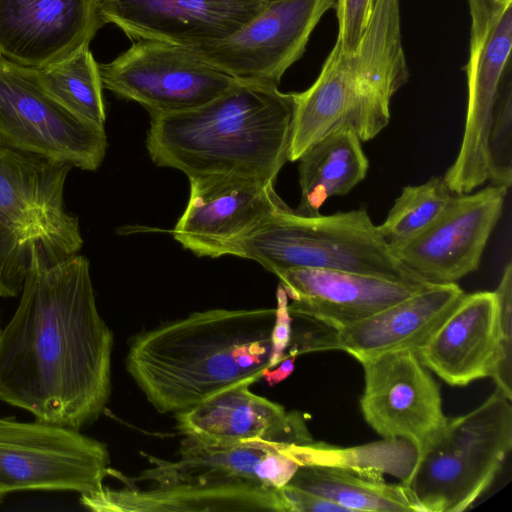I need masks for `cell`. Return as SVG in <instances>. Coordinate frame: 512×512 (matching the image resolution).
Returning a JSON list of instances; mask_svg holds the SVG:
<instances>
[{
	"label": "cell",
	"mask_w": 512,
	"mask_h": 512,
	"mask_svg": "<svg viewBox=\"0 0 512 512\" xmlns=\"http://www.w3.org/2000/svg\"><path fill=\"white\" fill-rule=\"evenodd\" d=\"M107 146L103 125L56 101L29 67L0 59V148L95 171Z\"/></svg>",
	"instance_id": "obj_9"
},
{
	"label": "cell",
	"mask_w": 512,
	"mask_h": 512,
	"mask_svg": "<svg viewBox=\"0 0 512 512\" xmlns=\"http://www.w3.org/2000/svg\"><path fill=\"white\" fill-rule=\"evenodd\" d=\"M266 3L277 1V0H264Z\"/></svg>",
	"instance_id": "obj_35"
},
{
	"label": "cell",
	"mask_w": 512,
	"mask_h": 512,
	"mask_svg": "<svg viewBox=\"0 0 512 512\" xmlns=\"http://www.w3.org/2000/svg\"><path fill=\"white\" fill-rule=\"evenodd\" d=\"M508 190L490 185L472 194H454L425 230L389 247L420 280L429 284L456 283L479 268L502 216Z\"/></svg>",
	"instance_id": "obj_13"
},
{
	"label": "cell",
	"mask_w": 512,
	"mask_h": 512,
	"mask_svg": "<svg viewBox=\"0 0 512 512\" xmlns=\"http://www.w3.org/2000/svg\"><path fill=\"white\" fill-rule=\"evenodd\" d=\"M228 255L256 261L274 275L317 268L424 282L395 257L365 209L302 216L286 206L235 241Z\"/></svg>",
	"instance_id": "obj_7"
},
{
	"label": "cell",
	"mask_w": 512,
	"mask_h": 512,
	"mask_svg": "<svg viewBox=\"0 0 512 512\" xmlns=\"http://www.w3.org/2000/svg\"><path fill=\"white\" fill-rule=\"evenodd\" d=\"M374 0H336L338 36L342 50L355 53L370 19Z\"/></svg>",
	"instance_id": "obj_30"
},
{
	"label": "cell",
	"mask_w": 512,
	"mask_h": 512,
	"mask_svg": "<svg viewBox=\"0 0 512 512\" xmlns=\"http://www.w3.org/2000/svg\"><path fill=\"white\" fill-rule=\"evenodd\" d=\"M512 448V406L500 389L448 418L402 485L417 512H462L493 484Z\"/></svg>",
	"instance_id": "obj_8"
},
{
	"label": "cell",
	"mask_w": 512,
	"mask_h": 512,
	"mask_svg": "<svg viewBox=\"0 0 512 512\" xmlns=\"http://www.w3.org/2000/svg\"><path fill=\"white\" fill-rule=\"evenodd\" d=\"M296 358V354L287 353L276 369L272 368L264 370L262 378H264L270 385L278 384L285 380L292 374Z\"/></svg>",
	"instance_id": "obj_33"
},
{
	"label": "cell",
	"mask_w": 512,
	"mask_h": 512,
	"mask_svg": "<svg viewBox=\"0 0 512 512\" xmlns=\"http://www.w3.org/2000/svg\"><path fill=\"white\" fill-rule=\"evenodd\" d=\"M336 0H277L232 35L197 47L199 57L238 81L278 86Z\"/></svg>",
	"instance_id": "obj_12"
},
{
	"label": "cell",
	"mask_w": 512,
	"mask_h": 512,
	"mask_svg": "<svg viewBox=\"0 0 512 512\" xmlns=\"http://www.w3.org/2000/svg\"><path fill=\"white\" fill-rule=\"evenodd\" d=\"M69 165L0 148V296L15 297L34 261L57 264L83 239L64 203Z\"/></svg>",
	"instance_id": "obj_6"
},
{
	"label": "cell",
	"mask_w": 512,
	"mask_h": 512,
	"mask_svg": "<svg viewBox=\"0 0 512 512\" xmlns=\"http://www.w3.org/2000/svg\"><path fill=\"white\" fill-rule=\"evenodd\" d=\"M5 496V494H3L1 491H0V501L3 499V497Z\"/></svg>",
	"instance_id": "obj_34"
},
{
	"label": "cell",
	"mask_w": 512,
	"mask_h": 512,
	"mask_svg": "<svg viewBox=\"0 0 512 512\" xmlns=\"http://www.w3.org/2000/svg\"><path fill=\"white\" fill-rule=\"evenodd\" d=\"M277 307L271 332V356L268 369L275 368L286 355L292 337V317L288 311V296L278 285L276 292Z\"/></svg>",
	"instance_id": "obj_31"
},
{
	"label": "cell",
	"mask_w": 512,
	"mask_h": 512,
	"mask_svg": "<svg viewBox=\"0 0 512 512\" xmlns=\"http://www.w3.org/2000/svg\"><path fill=\"white\" fill-rule=\"evenodd\" d=\"M359 362L365 381L360 409L367 424L383 439L404 440L421 451L447 419L429 369L411 350Z\"/></svg>",
	"instance_id": "obj_15"
},
{
	"label": "cell",
	"mask_w": 512,
	"mask_h": 512,
	"mask_svg": "<svg viewBox=\"0 0 512 512\" xmlns=\"http://www.w3.org/2000/svg\"><path fill=\"white\" fill-rule=\"evenodd\" d=\"M468 101L459 152L443 176L455 195L512 184V0H467Z\"/></svg>",
	"instance_id": "obj_5"
},
{
	"label": "cell",
	"mask_w": 512,
	"mask_h": 512,
	"mask_svg": "<svg viewBox=\"0 0 512 512\" xmlns=\"http://www.w3.org/2000/svg\"><path fill=\"white\" fill-rule=\"evenodd\" d=\"M251 381L227 388L176 412V427L186 440L207 447L255 441L308 444L313 438L304 416L250 391Z\"/></svg>",
	"instance_id": "obj_19"
},
{
	"label": "cell",
	"mask_w": 512,
	"mask_h": 512,
	"mask_svg": "<svg viewBox=\"0 0 512 512\" xmlns=\"http://www.w3.org/2000/svg\"><path fill=\"white\" fill-rule=\"evenodd\" d=\"M294 93L237 82L197 108L150 116L146 147L153 163L188 178L238 174L275 182L289 161Z\"/></svg>",
	"instance_id": "obj_3"
},
{
	"label": "cell",
	"mask_w": 512,
	"mask_h": 512,
	"mask_svg": "<svg viewBox=\"0 0 512 512\" xmlns=\"http://www.w3.org/2000/svg\"><path fill=\"white\" fill-rule=\"evenodd\" d=\"M1 329V328H0Z\"/></svg>",
	"instance_id": "obj_36"
},
{
	"label": "cell",
	"mask_w": 512,
	"mask_h": 512,
	"mask_svg": "<svg viewBox=\"0 0 512 512\" xmlns=\"http://www.w3.org/2000/svg\"><path fill=\"white\" fill-rule=\"evenodd\" d=\"M287 484L330 500L350 512H417L402 483H386L383 477L351 469L300 466Z\"/></svg>",
	"instance_id": "obj_25"
},
{
	"label": "cell",
	"mask_w": 512,
	"mask_h": 512,
	"mask_svg": "<svg viewBox=\"0 0 512 512\" xmlns=\"http://www.w3.org/2000/svg\"><path fill=\"white\" fill-rule=\"evenodd\" d=\"M498 303V352L492 378L497 388L512 399V263L504 268L494 291Z\"/></svg>",
	"instance_id": "obj_29"
},
{
	"label": "cell",
	"mask_w": 512,
	"mask_h": 512,
	"mask_svg": "<svg viewBox=\"0 0 512 512\" xmlns=\"http://www.w3.org/2000/svg\"><path fill=\"white\" fill-rule=\"evenodd\" d=\"M297 161L301 197L294 211L302 216L320 215L327 199L348 194L364 180L369 169L362 141L347 128L328 133Z\"/></svg>",
	"instance_id": "obj_24"
},
{
	"label": "cell",
	"mask_w": 512,
	"mask_h": 512,
	"mask_svg": "<svg viewBox=\"0 0 512 512\" xmlns=\"http://www.w3.org/2000/svg\"><path fill=\"white\" fill-rule=\"evenodd\" d=\"M102 25L94 0H0V59L43 68L89 46Z\"/></svg>",
	"instance_id": "obj_18"
},
{
	"label": "cell",
	"mask_w": 512,
	"mask_h": 512,
	"mask_svg": "<svg viewBox=\"0 0 512 512\" xmlns=\"http://www.w3.org/2000/svg\"><path fill=\"white\" fill-rule=\"evenodd\" d=\"M112 348L88 259L34 261L18 307L0 329V401L80 430L108 403Z\"/></svg>",
	"instance_id": "obj_1"
},
{
	"label": "cell",
	"mask_w": 512,
	"mask_h": 512,
	"mask_svg": "<svg viewBox=\"0 0 512 512\" xmlns=\"http://www.w3.org/2000/svg\"><path fill=\"white\" fill-rule=\"evenodd\" d=\"M292 444L255 441L224 447H207L186 439L179 458L168 461L144 454L151 467L139 480L157 485L176 483L249 484L279 489L300 467L292 455Z\"/></svg>",
	"instance_id": "obj_21"
},
{
	"label": "cell",
	"mask_w": 512,
	"mask_h": 512,
	"mask_svg": "<svg viewBox=\"0 0 512 512\" xmlns=\"http://www.w3.org/2000/svg\"><path fill=\"white\" fill-rule=\"evenodd\" d=\"M101 22L133 41L156 40L183 47L222 40L255 18L264 0H94Z\"/></svg>",
	"instance_id": "obj_16"
},
{
	"label": "cell",
	"mask_w": 512,
	"mask_h": 512,
	"mask_svg": "<svg viewBox=\"0 0 512 512\" xmlns=\"http://www.w3.org/2000/svg\"><path fill=\"white\" fill-rule=\"evenodd\" d=\"M409 79L403 49L400 0H374L355 53L336 40L315 82L294 93L295 111L289 161H297L328 133L347 128L362 142L389 123L395 93Z\"/></svg>",
	"instance_id": "obj_4"
},
{
	"label": "cell",
	"mask_w": 512,
	"mask_h": 512,
	"mask_svg": "<svg viewBox=\"0 0 512 512\" xmlns=\"http://www.w3.org/2000/svg\"><path fill=\"white\" fill-rule=\"evenodd\" d=\"M107 446L80 430L0 418V491H69L103 487L110 475Z\"/></svg>",
	"instance_id": "obj_10"
},
{
	"label": "cell",
	"mask_w": 512,
	"mask_h": 512,
	"mask_svg": "<svg viewBox=\"0 0 512 512\" xmlns=\"http://www.w3.org/2000/svg\"><path fill=\"white\" fill-rule=\"evenodd\" d=\"M275 276L292 300V318L331 329L365 319L432 285L317 268L286 269Z\"/></svg>",
	"instance_id": "obj_20"
},
{
	"label": "cell",
	"mask_w": 512,
	"mask_h": 512,
	"mask_svg": "<svg viewBox=\"0 0 512 512\" xmlns=\"http://www.w3.org/2000/svg\"><path fill=\"white\" fill-rule=\"evenodd\" d=\"M443 177H431L425 183L402 188L388 211L386 219L377 226L389 246L405 242L431 225L451 201Z\"/></svg>",
	"instance_id": "obj_28"
},
{
	"label": "cell",
	"mask_w": 512,
	"mask_h": 512,
	"mask_svg": "<svg viewBox=\"0 0 512 512\" xmlns=\"http://www.w3.org/2000/svg\"><path fill=\"white\" fill-rule=\"evenodd\" d=\"M464 295L456 283L432 284L360 321L300 334L298 348L300 353L339 349L358 361L401 350L416 352Z\"/></svg>",
	"instance_id": "obj_17"
},
{
	"label": "cell",
	"mask_w": 512,
	"mask_h": 512,
	"mask_svg": "<svg viewBox=\"0 0 512 512\" xmlns=\"http://www.w3.org/2000/svg\"><path fill=\"white\" fill-rule=\"evenodd\" d=\"M96 512H289L280 489L249 484L176 483L148 490L103 487L80 495Z\"/></svg>",
	"instance_id": "obj_23"
},
{
	"label": "cell",
	"mask_w": 512,
	"mask_h": 512,
	"mask_svg": "<svg viewBox=\"0 0 512 512\" xmlns=\"http://www.w3.org/2000/svg\"><path fill=\"white\" fill-rule=\"evenodd\" d=\"M293 457L300 466L320 465L351 469L373 477L383 474L405 480L417 459L414 446L404 440H387L342 448L324 442L292 444Z\"/></svg>",
	"instance_id": "obj_27"
},
{
	"label": "cell",
	"mask_w": 512,
	"mask_h": 512,
	"mask_svg": "<svg viewBox=\"0 0 512 512\" xmlns=\"http://www.w3.org/2000/svg\"><path fill=\"white\" fill-rule=\"evenodd\" d=\"M99 71L103 88L139 103L150 116L197 108L239 82L190 48L156 40L134 41Z\"/></svg>",
	"instance_id": "obj_11"
},
{
	"label": "cell",
	"mask_w": 512,
	"mask_h": 512,
	"mask_svg": "<svg viewBox=\"0 0 512 512\" xmlns=\"http://www.w3.org/2000/svg\"><path fill=\"white\" fill-rule=\"evenodd\" d=\"M40 86L74 114L103 125L106 110L99 64L89 46L43 68H30Z\"/></svg>",
	"instance_id": "obj_26"
},
{
	"label": "cell",
	"mask_w": 512,
	"mask_h": 512,
	"mask_svg": "<svg viewBox=\"0 0 512 512\" xmlns=\"http://www.w3.org/2000/svg\"><path fill=\"white\" fill-rule=\"evenodd\" d=\"M498 352V303L494 292L466 294L415 353L451 386L491 377Z\"/></svg>",
	"instance_id": "obj_22"
},
{
	"label": "cell",
	"mask_w": 512,
	"mask_h": 512,
	"mask_svg": "<svg viewBox=\"0 0 512 512\" xmlns=\"http://www.w3.org/2000/svg\"><path fill=\"white\" fill-rule=\"evenodd\" d=\"M275 308L194 312L135 335L126 370L160 413L180 412L262 378Z\"/></svg>",
	"instance_id": "obj_2"
},
{
	"label": "cell",
	"mask_w": 512,
	"mask_h": 512,
	"mask_svg": "<svg viewBox=\"0 0 512 512\" xmlns=\"http://www.w3.org/2000/svg\"><path fill=\"white\" fill-rule=\"evenodd\" d=\"M188 179L189 200L171 234L198 257L228 255L235 241L287 206L270 180L238 174Z\"/></svg>",
	"instance_id": "obj_14"
},
{
	"label": "cell",
	"mask_w": 512,
	"mask_h": 512,
	"mask_svg": "<svg viewBox=\"0 0 512 512\" xmlns=\"http://www.w3.org/2000/svg\"><path fill=\"white\" fill-rule=\"evenodd\" d=\"M279 489L289 512H350L330 500L288 484Z\"/></svg>",
	"instance_id": "obj_32"
}]
</instances>
